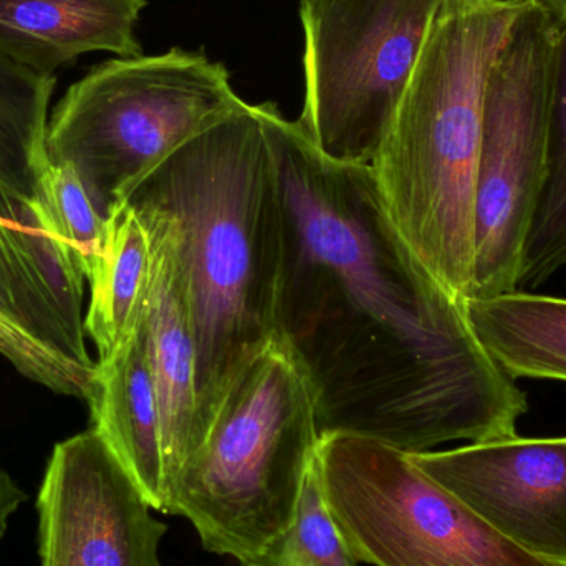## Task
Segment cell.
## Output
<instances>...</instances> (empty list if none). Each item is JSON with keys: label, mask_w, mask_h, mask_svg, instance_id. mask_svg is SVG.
Wrapping results in <instances>:
<instances>
[{"label": "cell", "mask_w": 566, "mask_h": 566, "mask_svg": "<svg viewBox=\"0 0 566 566\" xmlns=\"http://www.w3.org/2000/svg\"><path fill=\"white\" fill-rule=\"evenodd\" d=\"M93 429L132 475L153 511L168 514L158 396L146 352L143 315L128 339L96 361L88 399Z\"/></svg>", "instance_id": "14"}, {"label": "cell", "mask_w": 566, "mask_h": 566, "mask_svg": "<svg viewBox=\"0 0 566 566\" xmlns=\"http://www.w3.org/2000/svg\"><path fill=\"white\" fill-rule=\"evenodd\" d=\"M315 461L329 517L359 564L566 566L499 534L391 446L323 436Z\"/></svg>", "instance_id": "6"}, {"label": "cell", "mask_w": 566, "mask_h": 566, "mask_svg": "<svg viewBox=\"0 0 566 566\" xmlns=\"http://www.w3.org/2000/svg\"><path fill=\"white\" fill-rule=\"evenodd\" d=\"M408 455L499 534L566 565V438L517 434Z\"/></svg>", "instance_id": "11"}, {"label": "cell", "mask_w": 566, "mask_h": 566, "mask_svg": "<svg viewBox=\"0 0 566 566\" xmlns=\"http://www.w3.org/2000/svg\"><path fill=\"white\" fill-rule=\"evenodd\" d=\"M521 2L538 7L548 13L558 27L566 29V0H521Z\"/></svg>", "instance_id": "22"}, {"label": "cell", "mask_w": 566, "mask_h": 566, "mask_svg": "<svg viewBox=\"0 0 566 566\" xmlns=\"http://www.w3.org/2000/svg\"><path fill=\"white\" fill-rule=\"evenodd\" d=\"M35 507L40 566H161L168 527L96 429L53 448Z\"/></svg>", "instance_id": "9"}, {"label": "cell", "mask_w": 566, "mask_h": 566, "mask_svg": "<svg viewBox=\"0 0 566 566\" xmlns=\"http://www.w3.org/2000/svg\"><path fill=\"white\" fill-rule=\"evenodd\" d=\"M318 442L312 386L274 338L222 396L172 484L169 515L188 518L211 554L249 560L295 518Z\"/></svg>", "instance_id": "4"}, {"label": "cell", "mask_w": 566, "mask_h": 566, "mask_svg": "<svg viewBox=\"0 0 566 566\" xmlns=\"http://www.w3.org/2000/svg\"><path fill=\"white\" fill-rule=\"evenodd\" d=\"M316 455V454H315ZM329 517L313 459L295 518L261 554L239 566H358Z\"/></svg>", "instance_id": "19"}, {"label": "cell", "mask_w": 566, "mask_h": 566, "mask_svg": "<svg viewBox=\"0 0 566 566\" xmlns=\"http://www.w3.org/2000/svg\"><path fill=\"white\" fill-rule=\"evenodd\" d=\"M262 116L282 208L275 335L308 378L319 438L421 454L517 436L527 395L402 241L371 168L325 158L274 103Z\"/></svg>", "instance_id": "1"}, {"label": "cell", "mask_w": 566, "mask_h": 566, "mask_svg": "<svg viewBox=\"0 0 566 566\" xmlns=\"http://www.w3.org/2000/svg\"><path fill=\"white\" fill-rule=\"evenodd\" d=\"M521 0H441L421 56L369 166L396 231L436 282L472 286L485 90Z\"/></svg>", "instance_id": "3"}, {"label": "cell", "mask_w": 566, "mask_h": 566, "mask_svg": "<svg viewBox=\"0 0 566 566\" xmlns=\"http://www.w3.org/2000/svg\"><path fill=\"white\" fill-rule=\"evenodd\" d=\"M55 76L0 55V219L52 229L43 198ZM55 232V231H53Z\"/></svg>", "instance_id": "15"}, {"label": "cell", "mask_w": 566, "mask_h": 566, "mask_svg": "<svg viewBox=\"0 0 566 566\" xmlns=\"http://www.w3.org/2000/svg\"><path fill=\"white\" fill-rule=\"evenodd\" d=\"M126 202L155 209L175 232L198 353L199 449L238 373L277 338L282 208L262 105L242 102Z\"/></svg>", "instance_id": "2"}, {"label": "cell", "mask_w": 566, "mask_h": 566, "mask_svg": "<svg viewBox=\"0 0 566 566\" xmlns=\"http://www.w3.org/2000/svg\"><path fill=\"white\" fill-rule=\"evenodd\" d=\"M43 198L55 234L70 249L88 281L102 252L105 221L69 166L50 165L43 176Z\"/></svg>", "instance_id": "20"}, {"label": "cell", "mask_w": 566, "mask_h": 566, "mask_svg": "<svg viewBox=\"0 0 566 566\" xmlns=\"http://www.w3.org/2000/svg\"><path fill=\"white\" fill-rule=\"evenodd\" d=\"M441 0H300L305 98L298 128L325 158L371 166Z\"/></svg>", "instance_id": "7"}, {"label": "cell", "mask_w": 566, "mask_h": 566, "mask_svg": "<svg viewBox=\"0 0 566 566\" xmlns=\"http://www.w3.org/2000/svg\"><path fill=\"white\" fill-rule=\"evenodd\" d=\"M153 251L148 229L133 206L123 205L105 221L102 252L90 274L86 336L98 361L112 356L142 319L151 281Z\"/></svg>", "instance_id": "17"}, {"label": "cell", "mask_w": 566, "mask_h": 566, "mask_svg": "<svg viewBox=\"0 0 566 566\" xmlns=\"http://www.w3.org/2000/svg\"><path fill=\"white\" fill-rule=\"evenodd\" d=\"M85 275L52 229L0 219V355L59 395L88 399Z\"/></svg>", "instance_id": "10"}, {"label": "cell", "mask_w": 566, "mask_h": 566, "mask_svg": "<svg viewBox=\"0 0 566 566\" xmlns=\"http://www.w3.org/2000/svg\"><path fill=\"white\" fill-rule=\"evenodd\" d=\"M126 205L136 209L151 241V281L143 308V329L161 418L169 515L172 484L198 451L195 326L171 222L155 209Z\"/></svg>", "instance_id": "12"}, {"label": "cell", "mask_w": 566, "mask_h": 566, "mask_svg": "<svg viewBox=\"0 0 566 566\" xmlns=\"http://www.w3.org/2000/svg\"><path fill=\"white\" fill-rule=\"evenodd\" d=\"M222 63L171 49L106 60L66 90L46 126L50 165L69 166L108 219L172 153L231 115Z\"/></svg>", "instance_id": "5"}, {"label": "cell", "mask_w": 566, "mask_h": 566, "mask_svg": "<svg viewBox=\"0 0 566 566\" xmlns=\"http://www.w3.org/2000/svg\"><path fill=\"white\" fill-rule=\"evenodd\" d=\"M146 0H0V55L43 76L92 52L142 55Z\"/></svg>", "instance_id": "13"}, {"label": "cell", "mask_w": 566, "mask_h": 566, "mask_svg": "<svg viewBox=\"0 0 566 566\" xmlns=\"http://www.w3.org/2000/svg\"><path fill=\"white\" fill-rule=\"evenodd\" d=\"M566 268V29L558 27L552 78L551 171L528 231L518 289L531 292Z\"/></svg>", "instance_id": "18"}, {"label": "cell", "mask_w": 566, "mask_h": 566, "mask_svg": "<svg viewBox=\"0 0 566 566\" xmlns=\"http://www.w3.org/2000/svg\"><path fill=\"white\" fill-rule=\"evenodd\" d=\"M27 501H29V495L20 489L9 472L0 468V545L6 537L10 518Z\"/></svg>", "instance_id": "21"}, {"label": "cell", "mask_w": 566, "mask_h": 566, "mask_svg": "<svg viewBox=\"0 0 566 566\" xmlns=\"http://www.w3.org/2000/svg\"><path fill=\"white\" fill-rule=\"evenodd\" d=\"M464 305L479 342L509 376L566 382L564 296L514 290Z\"/></svg>", "instance_id": "16"}, {"label": "cell", "mask_w": 566, "mask_h": 566, "mask_svg": "<svg viewBox=\"0 0 566 566\" xmlns=\"http://www.w3.org/2000/svg\"><path fill=\"white\" fill-rule=\"evenodd\" d=\"M558 25L527 3L492 65L475 181L474 271L468 298L518 289L522 255L552 155Z\"/></svg>", "instance_id": "8"}]
</instances>
